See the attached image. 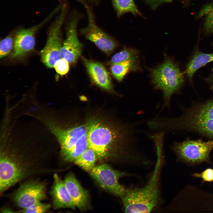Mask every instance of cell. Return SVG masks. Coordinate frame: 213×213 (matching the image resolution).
<instances>
[{
    "instance_id": "cell-19",
    "label": "cell",
    "mask_w": 213,
    "mask_h": 213,
    "mask_svg": "<svg viewBox=\"0 0 213 213\" xmlns=\"http://www.w3.org/2000/svg\"><path fill=\"white\" fill-rule=\"evenodd\" d=\"M87 133L83 136L70 151L63 157L66 161L72 162L75 160L87 148Z\"/></svg>"
},
{
    "instance_id": "cell-9",
    "label": "cell",
    "mask_w": 213,
    "mask_h": 213,
    "mask_svg": "<svg viewBox=\"0 0 213 213\" xmlns=\"http://www.w3.org/2000/svg\"><path fill=\"white\" fill-rule=\"evenodd\" d=\"M12 199L21 209L26 208L46 197L45 182L31 180L22 184L14 193Z\"/></svg>"
},
{
    "instance_id": "cell-25",
    "label": "cell",
    "mask_w": 213,
    "mask_h": 213,
    "mask_svg": "<svg viewBox=\"0 0 213 213\" xmlns=\"http://www.w3.org/2000/svg\"><path fill=\"white\" fill-rule=\"evenodd\" d=\"M69 63L65 59L61 58L55 62L54 67L57 73L63 75L68 72Z\"/></svg>"
},
{
    "instance_id": "cell-17",
    "label": "cell",
    "mask_w": 213,
    "mask_h": 213,
    "mask_svg": "<svg viewBox=\"0 0 213 213\" xmlns=\"http://www.w3.org/2000/svg\"><path fill=\"white\" fill-rule=\"evenodd\" d=\"M97 157L94 151L88 148L74 162L76 164L89 172L95 167Z\"/></svg>"
},
{
    "instance_id": "cell-23",
    "label": "cell",
    "mask_w": 213,
    "mask_h": 213,
    "mask_svg": "<svg viewBox=\"0 0 213 213\" xmlns=\"http://www.w3.org/2000/svg\"><path fill=\"white\" fill-rule=\"evenodd\" d=\"M205 9L204 10L206 12V16L204 23V28L206 33H213V5L209 6Z\"/></svg>"
},
{
    "instance_id": "cell-7",
    "label": "cell",
    "mask_w": 213,
    "mask_h": 213,
    "mask_svg": "<svg viewBox=\"0 0 213 213\" xmlns=\"http://www.w3.org/2000/svg\"><path fill=\"white\" fill-rule=\"evenodd\" d=\"M88 172L101 188L120 198L127 190L119 182L120 178L130 175L126 172L115 170L106 164L95 166Z\"/></svg>"
},
{
    "instance_id": "cell-26",
    "label": "cell",
    "mask_w": 213,
    "mask_h": 213,
    "mask_svg": "<svg viewBox=\"0 0 213 213\" xmlns=\"http://www.w3.org/2000/svg\"><path fill=\"white\" fill-rule=\"evenodd\" d=\"M207 80L213 90V70L211 75L207 78Z\"/></svg>"
},
{
    "instance_id": "cell-2",
    "label": "cell",
    "mask_w": 213,
    "mask_h": 213,
    "mask_svg": "<svg viewBox=\"0 0 213 213\" xmlns=\"http://www.w3.org/2000/svg\"><path fill=\"white\" fill-rule=\"evenodd\" d=\"M152 82L155 89L161 90L163 94V104L159 113L165 108L171 109V99L178 92L184 82L183 74L177 64L166 57L164 62L150 71Z\"/></svg>"
},
{
    "instance_id": "cell-27",
    "label": "cell",
    "mask_w": 213,
    "mask_h": 213,
    "mask_svg": "<svg viewBox=\"0 0 213 213\" xmlns=\"http://www.w3.org/2000/svg\"><path fill=\"white\" fill-rule=\"evenodd\" d=\"M150 1L158 3L162 2H170L172 0H148Z\"/></svg>"
},
{
    "instance_id": "cell-3",
    "label": "cell",
    "mask_w": 213,
    "mask_h": 213,
    "mask_svg": "<svg viewBox=\"0 0 213 213\" xmlns=\"http://www.w3.org/2000/svg\"><path fill=\"white\" fill-rule=\"evenodd\" d=\"M157 170L148 184L144 187L127 189L121 198L126 213L150 212L160 200Z\"/></svg>"
},
{
    "instance_id": "cell-15",
    "label": "cell",
    "mask_w": 213,
    "mask_h": 213,
    "mask_svg": "<svg viewBox=\"0 0 213 213\" xmlns=\"http://www.w3.org/2000/svg\"><path fill=\"white\" fill-rule=\"evenodd\" d=\"M213 61V53L206 54L198 50L196 51L188 64L185 70L189 79L191 80L195 72L208 63Z\"/></svg>"
},
{
    "instance_id": "cell-16",
    "label": "cell",
    "mask_w": 213,
    "mask_h": 213,
    "mask_svg": "<svg viewBox=\"0 0 213 213\" xmlns=\"http://www.w3.org/2000/svg\"><path fill=\"white\" fill-rule=\"evenodd\" d=\"M138 61L128 60L112 64L110 70L113 77L118 81H121L129 72L140 69Z\"/></svg>"
},
{
    "instance_id": "cell-18",
    "label": "cell",
    "mask_w": 213,
    "mask_h": 213,
    "mask_svg": "<svg viewBox=\"0 0 213 213\" xmlns=\"http://www.w3.org/2000/svg\"><path fill=\"white\" fill-rule=\"evenodd\" d=\"M112 1L118 17L128 12L135 15L141 14L133 0H112Z\"/></svg>"
},
{
    "instance_id": "cell-22",
    "label": "cell",
    "mask_w": 213,
    "mask_h": 213,
    "mask_svg": "<svg viewBox=\"0 0 213 213\" xmlns=\"http://www.w3.org/2000/svg\"><path fill=\"white\" fill-rule=\"evenodd\" d=\"M51 207L50 204L43 203L40 201L26 208L21 209L17 212L43 213L49 211Z\"/></svg>"
},
{
    "instance_id": "cell-12",
    "label": "cell",
    "mask_w": 213,
    "mask_h": 213,
    "mask_svg": "<svg viewBox=\"0 0 213 213\" xmlns=\"http://www.w3.org/2000/svg\"><path fill=\"white\" fill-rule=\"evenodd\" d=\"M65 185L76 207L82 211L89 206L88 191L84 188L72 173H69L64 180Z\"/></svg>"
},
{
    "instance_id": "cell-6",
    "label": "cell",
    "mask_w": 213,
    "mask_h": 213,
    "mask_svg": "<svg viewBox=\"0 0 213 213\" xmlns=\"http://www.w3.org/2000/svg\"><path fill=\"white\" fill-rule=\"evenodd\" d=\"M58 12V9L55 8L38 24L28 28H20L16 29L13 48L10 54V59L13 60L21 59L32 51L35 45L36 34Z\"/></svg>"
},
{
    "instance_id": "cell-1",
    "label": "cell",
    "mask_w": 213,
    "mask_h": 213,
    "mask_svg": "<svg viewBox=\"0 0 213 213\" xmlns=\"http://www.w3.org/2000/svg\"><path fill=\"white\" fill-rule=\"evenodd\" d=\"M179 117L162 118L161 127L165 133H195L213 139V100L194 103L188 108L181 107Z\"/></svg>"
},
{
    "instance_id": "cell-24",
    "label": "cell",
    "mask_w": 213,
    "mask_h": 213,
    "mask_svg": "<svg viewBox=\"0 0 213 213\" xmlns=\"http://www.w3.org/2000/svg\"><path fill=\"white\" fill-rule=\"evenodd\" d=\"M191 175L194 178L201 179L202 183L205 182H213V168H208L201 172L192 173Z\"/></svg>"
},
{
    "instance_id": "cell-14",
    "label": "cell",
    "mask_w": 213,
    "mask_h": 213,
    "mask_svg": "<svg viewBox=\"0 0 213 213\" xmlns=\"http://www.w3.org/2000/svg\"><path fill=\"white\" fill-rule=\"evenodd\" d=\"M50 194L54 208H69L75 209V206L65 185L64 180L57 173L53 175V182Z\"/></svg>"
},
{
    "instance_id": "cell-11",
    "label": "cell",
    "mask_w": 213,
    "mask_h": 213,
    "mask_svg": "<svg viewBox=\"0 0 213 213\" xmlns=\"http://www.w3.org/2000/svg\"><path fill=\"white\" fill-rule=\"evenodd\" d=\"M78 18L75 17L68 22L66 28V37L60 50L61 58L69 63L75 62L80 56L83 46L78 40L77 26Z\"/></svg>"
},
{
    "instance_id": "cell-20",
    "label": "cell",
    "mask_w": 213,
    "mask_h": 213,
    "mask_svg": "<svg viewBox=\"0 0 213 213\" xmlns=\"http://www.w3.org/2000/svg\"><path fill=\"white\" fill-rule=\"evenodd\" d=\"M139 57V52L137 50L126 47L114 55L110 62L112 64L128 60L138 61Z\"/></svg>"
},
{
    "instance_id": "cell-13",
    "label": "cell",
    "mask_w": 213,
    "mask_h": 213,
    "mask_svg": "<svg viewBox=\"0 0 213 213\" xmlns=\"http://www.w3.org/2000/svg\"><path fill=\"white\" fill-rule=\"evenodd\" d=\"M91 80L95 85L106 91L113 88L110 76L104 66L98 62L82 58Z\"/></svg>"
},
{
    "instance_id": "cell-8",
    "label": "cell",
    "mask_w": 213,
    "mask_h": 213,
    "mask_svg": "<svg viewBox=\"0 0 213 213\" xmlns=\"http://www.w3.org/2000/svg\"><path fill=\"white\" fill-rule=\"evenodd\" d=\"M80 0L85 8L88 20L87 26L80 30L81 33L100 50L106 54H110L117 47V42L97 26L90 7L83 0Z\"/></svg>"
},
{
    "instance_id": "cell-4",
    "label": "cell",
    "mask_w": 213,
    "mask_h": 213,
    "mask_svg": "<svg viewBox=\"0 0 213 213\" xmlns=\"http://www.w3.org/2000/svg\"><path fill=\"white\" fill-rule=\"evenodd\" d=\"M170 147L176 155L178 162L189 167L204 162L212 164L209 155L213 149V139L204 141L187 138L182 142H173Z\"/></svg>"
},
{
    "instance_id": "cell-5",
    "label": "cell",
    "mask_w": 213,
    "mask_h": 213,
    "mask_svg": "<svg viewBox=\"0 0 213 213\" xmlns=\"http://www.w3.org/2000/svg\"><path fill=\"white\" fill-rule=\"evenodd\" d=\"M59 1L61 4L60 10L49 28L46 45L40 52L41 61L49 68L54 67L55 62L61 58L62 28L67 14V8L66 3L62 0Z\"/></svg>"
},
{
    "instance_id": "cell-10",
    "label": "cell",
    "mask_w": 213,
    "mask_h": 213,
    "mask_svg": "<svg viewBox=\"0 0 213 213\" xmlns=\"http://www.w3.org/2000/svg\"><path fill=\"white\" fill-rule=\"evenodd\" d=\"M46 123L56 138L60 148V153L63 157L76 143L79 140L88 133V126L82 125L65 129L46 120Z\"/></svg>"
},
{
    "instance_id": "cell-21",
    "label": "cell",
    "mask_w": 213,
    "mask_h": 213,
    "mask_svg": "<svg viewBox=\"0 0 213 213\" xmlns=\"http://www.w3.org/2000/svg\"><path fill=\"white\" fill-rule=\"evenodd\" d=\"M16 29L11 31L0 42L1 59L10 54L13 49Z\"/></svg>"
}]
</instances>
